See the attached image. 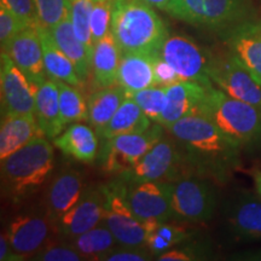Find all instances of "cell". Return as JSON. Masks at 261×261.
<instances>
[{"mask_svg": "<svg viewBox=\"0 0 261 261\" xmlns=\"http://www.w3.org/2000/svg\"><path fill=\"white\" fill-rule=\"evenodd\" d=\"M83 177L79 172L63 171L55 177L46 195V211L56 221L79 202L84 192Z\"/></svg>", "mask_w": 261, "mask_h": 261, "instance_id": "44dd1931", "label": "cell"}, {"mask_svg": "<svg viewBox=\"0 0 261 261\" xmlns=\"http://www.w3.org/2000/svg\"><path fill=\"white\" fill-rule=\"evenodd\" d=\"M54 145L76 161L92 163L98 156V138L91 127L71 123L63 133L54 139Z\"/></svg>", "mask_w": 261, "mask_h": 261, "instance_id": "484cf974", "label": "cell"}, {"mask_svg": "<svg viewBox=\"0 0 261 261\" xmlns=\"http://www.w3.org/2000/svg\"><path fill=\"white\" fill-rule=\"evenodd\" d=\"M166 129L178 140L198 175L226 181L240 166V146L202 114L182 117Z\"/></svg>", "mask_w": 261, "mask_h": 261, "instance_id": "6da1fadb", "label": "cell"}, {"mask_svg": "<svg viewBox=\"0 0 261 261\" xmlns=\"http://www.w3.org/2000/svg\"><path fill=\"white\" fill-rule=\"evenodd\" d=\"M69 243L84 256L85 260L98 261H100V257L104 254L117 246L116 238L114 237L109 227L104 224V221L80 236L70 240Z\"/></svg>", "mask_w": 261, "mask_h": 261, "instance_id": "4dcf8cb0", "label": "cell"}, {"mask_svg": "<svg viewBox=\"0 0 261 261\" xmlns=\"http://www.w3.org/2000/svg\"><path fill=\"white\" fill-rule=\"evenodd\" d=\"M172 205L174 220L205 223L217 210V192L202 175H188L174 181Z\"/></svg>", "mask_w": 261, "mask_h": 261, "instance_id": "30bf717a", "label": "cell"}, {"mask_svg": "<svg viewBox=\"0 0 261 261\" xmlns=\"http://www.w3.org/2000/svg\"><path fill=\"white\" fill-rule=\"evenodd\" d=\"M154 73L156 86L166 87L180 81L175 70L173 69L167 62L163 61L159 55H156L154 57Z\"/></svg>", "mask_w": 261, "mask_h": 261, "instance_id": "b9f144b4", "label": "cell"}, {"mask_svg": "<svg viewBox=\"0 0 261 261\" xmlns=\"http://www.w3.org/2000/svg\"><path fill=\"white\" fill-rule=\"evenodd\" d=\"M37 29L42 46V56H44L45 70L50 79L73 85L80 87L83 80L77 74L76 68L69 57L58 47V45L52 37L51 32L47 28L37 23Z\"/></svg>", "mask_w": 261, "mask_h": 261, "instance_id": "d4e9b609", "label": "cell"}, {"mask_svg": "<svg viewBox=\"0 0 261 261\" xmlns=\"http://www.w3.org/2000/svg\"><path fill=\"white\" fill-rule=\"evenodd\" d=\"M35 117L45 137L54 140L63 132L64 125L61 120L60 91L57 83L48 77L37 85L35 97Z\"/></svg>", "mask_w": 261, "mask_h": 261, "instance_id": "7402d4cb", "label": "cell"}, {"mask_svg": "<svg viewBox=\"0 0 261 261\" xmlns=\"http://www.w3.org/2000/svg\"><path fill=\"white\" fill-rule=\"evenodd\" d=\"M165 127L154 122L142 133H126L104 139L99 165L104 173L119 175L132 169L156 143L166 135Z\"/></svg>", "mask_w": 261, "mask_h": 261, "instance_id": "ba28073f", "label": "cell"}, {"mask_svg": "<svg viewBox=\"0 0 261 261\" xmlns=\"http://www.w3.org/2000/svg\"><path fill=\"white\" fill-rule=\"evenodd\" d=\"M249 174L253 179V182H254V187H255L256 194L261 198V169L253 168L252 171L249 172Z\"/></svg>", "mask_w": 261, "mask_h": 261, "instance_id": "f6af8a7d", "label": "cell"}, {"mask_svg": "<svg viewBox=\"0 0 261 261\" xmlns=\"http://www.w3.org/2000/svg\"><path fill=\"white\" fill-rule=\"evenodd\" d=\"M132 98L135 102L140 107V109L145 113V115L151 120L152 122L159 123L160 120L166 112L167 108V93L165 87L152 86L148 89L140 90L138 92L127 94Z\"/></svg>", "mask_w": 261, "mask_h": 261, "instance_id": "836d02e7", "label": "cell"}, {"mask_svg": "<svg viewBox=\"0 0 261 261\" xmlns=\"http://www.w3.org/2000/svg\"><path fill=\"white\" fill-rule=\"evenodd\" d=\"M102 188L104 194L103 221L116 238L117 244L145 246L144 223L135 214L127 200V182L116 177L108 184H102Z\"/></svg>", "mask_w": 261, "mask_h": 261, "instance_id": "52a82bcc", "label": "cell"}, {"mask_svg": "<svg viewBox=\"0 0 261 261\" xmlns=\"http://www.w3.org/2000/svg\"><path fill=\"white\" fill-rule=\"evenodd\" d=\"M33 260L37 261H81L84 256L70 243L51 242L45 246Z\"/></svg>", "mask_w": 261, "mask_h": 261, "instance_id": "8d00e7d4", "label": "cell"}, {"mask_svg": "<svg viewBox=\"0 0 261 261\" xmlns=\"http://www.w3.org/2000/svg\"><path fill=\"white\" fill-rule=\"evenodd\" d=\"M121 56V50L112 32L94 44L91 70L97 87L103 89L117 84V71Z\"/></svg>", "mask_w": 261, "mask_h": 261, "instance_id": "cb8c5ba5", "label": "cell"}, {"mask_svg": "<svg viewBox=\"0 0 261 261\" xmlns=\"http://www.w3.org/2000/svg\"><path fill=\"white\" fill-rule=\"evenodd\" d=\"M210 77L218 89L230 97L261 109V84L231 52L227 56H213Z\"/></svg>", "mask_w": 261, "mask_h": 261, "instance_id": "8fae6325", "label": "cell"}, {"mask_svg": "<svg viewBox=\"0 0 261 261\" xmlns=\"http://www.w3.org/2000/svg\"><path fill=\"white\" fill-rule=\"evenodd\" d=\"M2 52L8 54L34 85H39L48 79L45 70L42 46L37 24L28 25L19 32Z\"/></svg>", "mask_w": 261, "mask_h": 261, "instance_id": "2e32d148", "label": "cell"}, {"mask_svg": "<svg viewBox=\"0 0 261 261\" xmlns=\"http://www.w3.org/2000/svg\"><path fill=\"white\" fill-rule=\"evenodd\" d=\"M0 4L8 8L10 11L25 22L29 25L37 24V15H35L33 0H0Z\"/></svg>", "mask_w": 261, "mask_h": 261, "instance_id": "60d3db41", "label": "cell"}, {"mask_svg": "<svg viewBox=\"0 0 261 261\" xmlns=\"http://www.w3.org/2000/svg\"><path fill=\"white\" fill-rule=\"evenodd\" d=\"M126 97L127 92L119 84L103 87L91 94L87 99L89 122L97 132L112 120Z\"/></svg>", "mask_w": 261, "mask_h": 261, "instance_id": "f1b7e54d", "label": "cell"}, {"mask_svg": "<svg viewBox=\"0 0 261 261\" xmlns=\"http://www.w3.org/2000/svg\"><path fill=\"white\" fill-rule=\"evenodd\" d=\"M208 255V247L202 243L179 244L178 248L169 249L158 256L160 261H194L205 259Z\"/></svg>", "mask_w": 261, "mask_h": 261, "instance_id": "f35d334b", "label": "cell"}, {"mask_svg": "<svg viewBox=\"0 0 261 261\" xmlns=\"http://www.w3.org/2000/svg\"><path fill=\"white\" fill-rule=\"evenodd\" d=\"M154 56L142 54H122L117 71V84L127 94L156 86Z\"/></svg>", "mask_w": 261, "mask_h": 261, "instance_id": "603a6c76", "label": "cell"}, {"mask_svg": "<svg viewBox=\"0 0 261 261\" xmlns=\"http://www.w3.org/2000/svg\"><path fill=\"white\" fill-rule=\"evenodd\" d=\"M167 108L160 120V125L167 127L182 117L200 113L207 96V87L191 81H179L165 87Z\"/></svg>", "mask_w": 261, "mask_h": 261, "instance_id": "e0dca14e", "label": "cell"}, {"mask_svg": "<svg viewBox=\"0 0 261 261\" xmlns=\"http://www.w3.org/2000/svg\"><path fill=\"white\" fill-rule=\"evenodd\" d=\"M152 121L132 98L127 96L115 115L98 132L103 140L126 133H142L149 129Z\"/></svg>", "mask_w": 261, "mask_h": 261, "instance_id": "4316f807", "label": "cell"}, {"mask_svg": "<svg viewBox=\"0 0 261 261\" xmlns=\"http://www.w3.org/2000/svg\"><path fill=\"white\" fill-rule=\"evenodd\" d=\"M151 252L146 246L130 247L121 246L114 247L107 254L100 257V261H146L151 259Z\"/></svg>", "mask_w": 261, "mask_h": 261, "instance_id": "ab89813d", "label": "cell"}, {"mask_svg": "<svg viewBox=\"0 0 261 261\" xmlns=\"http://www.w3.org/2000/svg\"><path fill=\"white\" fill-rule=\"evenodd\" d=\"M139 2L144 3V4L151 6V8H156L162 10V11H166L172 0H139Z\"/></svg>", "mask_w": 261, "mask_h": 261, "instance_id": "ee69618b", "label": "cell"}, {"mask_svg": "<svg viewBox=\"0 0 261 261\" xmlns=\"http://www.w3.org/2000/svg\"><path fill=\"white\" fill-rule=\"evenodd\" d=\"M48 31L51 32L58 47L73 62L83 83L86 81L91 73V55L75 34L69 16Z\"/></svg>", "mask_w": 261, "mask_h": 261, "instance_id": "83f0119b", "label": "cell"}, {"mask_svg": "<svg viewBox=\"0 0 261 261\" xmlns=\"http://www.w3.org/2000/svg\"><path fill=\"white\" fill-rule=\"evenodd\" d=\"M94 0H69V18L79 40L86 46L92 60L93 40L91 34L90 17Z\"/></svg>", "mask_w": 261, "mask_h": 261, "instance_id": "d6a6232c", "label": "cell"}, {"mask_svg": "<svg viewBox=\"0 0 261 261\" xmlns=\"http://www.w3.org/2000/svg\"><path fill=\"white\" fill-rule=\"evenodd\" d=\"M230 52L261 84V29L259 23L246 22L228 31Z\"/></svg>", "mask_w": 261, "mask_h": 261, "instance_id": "d6986e66", "label": "cell"}, {"mask_svg": "<svg viewBox=\"0 0 261 261\" xmlns=\"http://www.w3.org/2000/svg\"><path fill=\"white\" fill-rule=\"evenodd\" d=\"M198 114L211 119L241 149L261 148L260 108L230 97L211 85Z\"/></svg>", "mask_w": 261, "mask_h": 261, "instance_id": "277c9868", "label": "cell"}, {"mask_svg": "<svg viewBox=\"0 0 261 261\" xmlns=\"http://www.w3.org/2000/svg\"><path fill=\"white\" fill-rule=\"evenodd\" d=\"M37 22L50 29L69 16V0H33Z\"/></svg>", "mask_w": 261, "mask_h": 261, "instance_id": "e575fe53", "label": "cell"}, {"mask_svg": "<svg viewBox=\"0 0 261 261\" xmlns=\"http://www.w3.org/2000/svg\"><path fill=\"white\" fill-rule=\"evenodd\" d=\"M0 260L2 261H19L23 257L19 256L17 253L12 249L11 244L9 242L8 234L2 233L0 236Z\"/></svg>", "mask_w": 261, "mask_h": 261, "instance_id": "7bdbcfd3", "label": "cell"}, {"mask_svg": "<svg viewBox=\"0 0 261 261\" xmlns=\"http://www.w3.org/2000/svg\"><path fill=\"white\" fill-rule=\"evenodd\" d=\"M159 56L175 70L180 81H191L205 87L214 85L210 77L213 55L194 39L184 35H168L160 48Z\"/></svg>", "mask_w": 261, "mask_h": 261, "instance_id": "9c48e42d", "label": "cell"}, {"mask_svg": "<svg viewBox=\"0 0 261 261\" xmlns=\"http://www.w3.org/2000/svg\"><path fill=\"white\" fill-rule=\"evenodd\" d=\"M28 25L29 24L17 17L14 12L10 11L6 6L0 4V44H2V50H4L9 42Z\"/></svg>", "mask_w": 261, "mask_h": 261, "instance_id": "74e56055", "label": "cell"}, {"mask_svg": "<svg viewBox=\"0 0 261 261\" xmlns=\"http://www.w3.org/2000/svg\"><path fill=\"white\" fill-rule=\"evenodd\" d=\"M174 181L150 180L127 184V200L142 221H168L173 217L172 196Z\"/></svg>", "mask_w": 261, "mask_h": 261, "instance_id": "5bb4252c", "label": "cell"}, {"mask_svg": "<svg viewBox=\"0 0 261 261\" xmlns=\"http://www.w3.org/2000/svg\"><path fill=\"white\" fill-rule=\"evenodd\" d=\"M143 223L146 231L145 246L155 256L184 243L191 236L190 231L178 225L169 224L168 221L146 220Z\"/></svg>", "mask_w": 261, "mask_h": 261, "instance_id": "f546056e", "label": "cell"}, {"mask_svg": "<svg viewBox=\"0 0 261 261\" xmlns=\"http://www.w3.org/2000/svg\"><path fill=\"white\" fill-rule=\"evenodd\" d=\"M54 146L47 137L39 136L2 162V188L17 202L37 190L54 169Z\"/></svg>", "mask_w": 261, "mask_h": 261, "instance_id": "3957f363", "label": "cell"}, {"mask_svg": "<svg viewBox=\"0 0 261 261\" xmlns=\"http://www.w3.org/2000/svg\"><path fill=\"white\" fill-rule=\"evenodd\" d=\"M110 32L121 54L159 55L168 31L154 8L139 0H114Z\"/></svg>", "mask_w": 261, "mask_h": 261, "instance_id": "7a4b0ae2", "label": "cell"}, {"mask_svg": "<svg viewBox=\"0 0 261 261\" xmlns=\"http://www.w3.org/2000/svg\"><path fill=\"white\" fill-rule=\"evenodd\" d=\"M252 10V0H172L166 12L195 27L230 31L248 22Z\"/></svg>", "mask_w": 261, "mask_h": 261, "instance_id": "5b68a950", "label": "cell"}, {"mask_svg": "<svg viewBox=\"0 0 261 261\" xmlns=\"http://www.w3.org/2000/svg\"><path fill=\"white\" fill-rule=\"evenodd\" d=\"M2 115L35 114L37 85L16 65L5 52L0 57Z\"/></svg>", "mask_w": 261, "mask_h": 261, "instance_id": "4fadbf2b", "label": "cell"}, {"mask_svg": "<svg viewBox=\"0 0 261 261\" xmlns=\"http://www.w3.org/2000/svg\"><path fill=\"white\" fill-rule=\"evenodd\" d=\"M104 194L102 185L86 188L76 204L56 220L57 234L73 240L103 221Z\"/></svg>", "mask_w": 261, "mask_h": 261, "instance_id": "9a60e30c", "label": "cell"}, {"mask_svg": "<svg viewBox=\"0 0 261 261\" xmlns=\"http://www.w3.org/2000/svg\"><path fill=\"white\" fill-rule=\"evenodd\" d=\"M169 136L165 135L132 169L116 177H120L127 184H137L150 180L177 181L191 175L194 171L184 150L174 137Z\"/></svg>", "mask_w": 261, "mask_h": 261, "instance_id": "8992f818", "label": "cell"}, {"mask_svg": "<svg viewBox=\"0 0 261 261\" xmlns=\"http://www.w3.org/2000/svg\"><path fill=\"white\" fill-rule=\"evenodd\" d=\"M57 233L56 221L47 213H25L16 217L6 231L12 249L24 259L34 257Z\"/></svg>", "mask_w": 261, "mask_h": 261, "instance_id": "7c38bea8", "label": "cell"}, {"mask_svg": "<svg viewBox=\"0 0 261 261\" xmlns=\"http://www.w3.org/2000/svg\"><path fill=\"white\" fill-rule=\"evenodd\" d=\"M39 136L45 135L39 127L35 114L2 115L0 160L8 158Z\"/></svg>", "mask_w": 261, "mask_h": 261, "instance_id": "ffe728a7", "label": "cell"}, {"mask_svg": "<svg viewBox=\"0 0 261 261\" xmlns=\"http://www.w3.org/2000/svg\"><path fill=\"white\" fill-rule=\"evenodd\" d=\"M226 221L234 236L244 241H261V198L238 195L226 207Z\"/></svg>", "mask_w": 261, "mask_h": 261, "instance_id": "ac0fdd59", "label": "cell"}, {"mask_svg": "<svg viewBox=\"0 0 261 261\" xmlns=\"http://www.w3.org/2000/svg\"><path fill=\"white\" fill-rule=\"evenodd\" d=\"M114 0H94L91 10L90 25L93 44L110 33Z\"/></svg>", "mask_w": 261, "mask_h": 261, "instance_id": "d590c367", "label": "cell"}, {"mask_svg": "<svg viewBox=\"0 0 261 261\" xmlns=\"http://www.w3.org/2000/svg\"><path fill=\"white\" fill-rule=\"evenodd\" d=\"M259 27H260V29H261V23H259Z\"/></svg>", "mask_w": 261, "mask_h": 261, "instance_id": "bcb514c9", "label": "cell"}, {"mask_svg": "<svg viewBox=\"0 0 261 261\" xmlns=\"http://www.w3.org/2000/svg\"><path fill=\"white\" fill-rule=\"evenodd\" d=\"M55 81L57 83L58 91H60L61 120L64 127L71 123L89 120L87 102L81 96L79 90L64 81Z\"/></svg>", "mask_w": 261, "mask_h": 261, "instance_id": "1f68e13d", "label": "cell"}]
</instances>
